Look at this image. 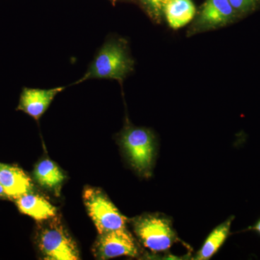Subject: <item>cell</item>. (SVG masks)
I'll return each instance as SVG.
<instances>
[{
  "mask_svg": "<svg viewBox=\"0 0 260 260\" xmlns=\"http://www.w3.org/2000/svg\"><path fill=\"white\" fill-rule=\"evenodd\" d=\"M95 248L98 257L102 259L138 255L134 239L126 227L100 234Z\"/></svg>",
  "mask_w": 260,
  "mask_h": 260,
  "instance_id": "cell-7",
  "label": "cell"
},
{
  "mask_svg": "<svg viewBox=\"0 0 260 260\" xmlns=\"http://www.w3.org/2000/svg\"><path fill=\"white\" fill-rule=\"evenodd\" d=\"M22 213L37 220H48L56 216V208L45 198L34 193H25L16 199Z\"/></svg>",
  "mask_w": 260,
  "mask_h": 260,
  "instance_id": "cell-10",
  "label": "cell"
},
{
  "mask_svg": "<svg viewBox=\"0 0 260 260\" xmlns=\"http://www.w3.org/2000/svg\"><path fill=\"white\" fill-rule=\"evenodd\" d=\"M145 10L155 22H160L164 15V8L169 0H140Z\"/></svg>",
  "mask_w": 260,
  "mask_h": 260,
  "instance_id": "cell-14",
  "label": "cell"
},
{
  "mask_svg": "<svg viewBox=\"0 0 260 260\" xmlns=\"http://www.w3.org/2000/svg\"><path fill=\"white\" fill-rule=\"evenodd\" d=\"M83 200L99 234L126 227L127 219L101 189L86 188L83 192Z\"/></svg>",
  "mask_w": 260,
  "mask_h": 260,
  "instance_id": "cell-3",
  "label": "cell"
},
{
  "mask_svg": "<svg viewBox=\"0 0 260 260\" xmlns=\"http://www.w3.org/2000/svg\"><path fill=\"white\" fill-rule=\"evenodd\" d=\"M0 198H8V195L5 192L4 188L1 184H0Z\"/></svg>",
  "mask_w": 260,
  "mask_h": 260,
  "instance_id": "cell-16",
  "label": "cell"
},
{
  "mask_svg": "<svg viewBox=\"0 0 260 260\" xmlns=\"http://www.w3.org/2000/svg\"><path fill=\"white\" fill-rule=\"evenodd\" d=\"M134 231L145 247L153 252L170 249L177 240L172 223L162 215H147L135 220Z\"/></svg>",
  "mask_w": 260,
  "mask_h": 260,
  "instance_id": "cell-2",
  "label": "cell"
},
{
  "mask_svg": "<svg viewBox=\"0 0 260 260\" xmlns=\"http://www.w3.org/2000/svg\"><path fill=\"white\" fill-rule=\"evenodd\" d=\"M240 18L255 11L260 5V0H229Z\"/></svg>",
  "mask_w": 260,
  "mask_h": 260,
  "instance_id": "cell-15",
  "label": "cell"
},
{
  "mask_svg": "<svg viewBox=\"0 0 260 260\" xmlns=\"http://www.w3.org/2000/svg\"><path fill=\"white\" fill-rule=\"evenodd\" d=\"M233 219H234V217L228 219L226 221L220 224V225L214 229L209 237L207 238L203 247L198 252L195 259H209L218 251L220 246L223 245V243L226 240L229 232H230Z\"/></svg>",
  "mask_w": 260,
  "mask_h": 260,
  "instance_id": "cell-13",
  "label": "cell"
},
{
  "mask_svg": "<svg viewBox=\"0 0 260 260\" xmlns=\"http://www.w3.org/2000/svg\"><path fill=\"white\" fill-rule=\"evenodd\" d=\"M240 18L229 0H206L189 28L190 35L226 26Z\"/></svg>",
  "mask_w": 260,
  "mask_h": 260,
  "instance_id": "cell-6",
  "label": "cell"
},
{
  "mask_svg": "<svg viewBox=\"0 0 260 260\" xmlns=\"http://www.w3.org/2000/svg\"><path fill=\"white\" fill-rule=\"evenodd\" d=\"M64 87L48 89L24 88L20 96L18 109L34 119H40L58 93Z\"/></svg>",
  "mask_w": 260,
  "mask_h": 260,
  "instance_id": "cell-8",
  "label": "cell"
},
{
  "mask_svg": "<svg viewBox=\"0 0 260 260\" xmlns=\"http://www.w3.org/2000/svg\"><path fill=\"white\" fill-rule=\"evenodd\" d=\"M253 229H254V231H256V232L260 235V220L257 222V223H256V225L253 227Z\"/></svg>",
  "mask_w": 260,
  "mask_h": 260,
  "instance_id": "cell-17",
  "label": "cell"
},
{
  "mask_svg": "<svg viewBox=\"0 0 260 260\" xmlns=\"http://www.w3.org/2000/svg\"><path fill=\"white\" fill-rule=\"evenodd\" d=\"M0 184L8 198L16 200L32 189L31 179L20 168L0 164Z\"/></svg>",
  "mask_w": 260,
  "mask_h": 260,
  "instance_id": "cell-9",
  "label": "cell"
},
{
  "mask_svg": "<svg viewBox=\"0 0 260 260\" xmlns=\"http://www.w3.org/2000/svg\"><path fill=\"white\" fill-rule=\"evenodd\" d=\"M164 15L171 28L179 29L194 19L196 8L192 0H169L164 8Z\"/></svg>",
  "mask_w": 260,
  "mask_h": 260,
  "instance_id": "cell-11",
  "label": "cell"
},
{
  "mask_svg": "<svg viewBox=\"0 0 260 260\" xmlns=\"http://www.w3.org/2000/svg\"><path fill=\"white\" fill-rule=\"evenodd\" d=\"M121 144L132 166L141 173L150 172L155 154L153 135L145 128L129 127L123 133Z\"/></svg>",
  "mask_w": 260,
  "mask_h": 260,
  "instance_id": "cell-4",
  "label": "cell"
},
{
  "mask_svg": "<svg viewBox=\"0 0 260 260\" xmlns=\"http://www.w3.org/2000/svg\"><path fill=\"white\" fill-rule=\"evenodd\" d=\"M39 246L47 259L78 260L80 253L76 243L60 224L45 228L39 237Z\"/></svg>",
  "mask_w": 260,
  "mask_h": 260,
  "instance_id": "cell-5",
  "label": "cell"
},
{
  "mask_svg": "<svg viewBox=\"0 0 260 260\" xmlns=\"http://www.w3.org/2000/svg\"><path fill=\"white\" fill-rule=\"evenodd\" d=\"M133 66L134 61L128 54L124 43L110 41L104 44L88 72L76 83L94 78L122 81L133 71Z\"/></svg>",
  "mask_w": 260,
  "mask_h": 260,
  "instance_id": "cell-1",
  "label": "cell"
},
{
  "mask_svg": "<svg viewBox=\"0 0 260 260\" xmlns=\"http://www.w3.org/2000/svg\"><path fill=\"white\" fill-rule=\"evenodd\" d=\"M34 177L41 186L49 189H57L65 179L61 169L49 159H44L36 166Z\"/></svg>",
  "mask_w": 260,
  "mask_h": 260,
  "instance_id": "cell-12",
  "label": "cell"
}]
</instances>
